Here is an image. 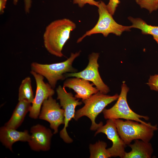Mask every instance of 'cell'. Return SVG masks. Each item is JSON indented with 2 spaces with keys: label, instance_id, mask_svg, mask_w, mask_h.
Masks as SVG:
<instances>
[{
  "label": "cell",
  "instance_id": "6da1fadb",
  "mask_svg": "<svg viewBox=\"0 0 158 158\" xmlns=\"http://www.w3.org/2000/svg\"><path fill=\"white\" fill-rule=\"evenodd\" d=\"M76 28L75 24L67 18L51 22L46 27L43 35L44 44L46 50L52 55L62 57L63 47L70 38L71 31Z\"/></svg>",
  "mask_w": 158,
  "mask_h": 158
},
{
  "label": "cell",
  "instance_id": "7a4b0ae2",
  "mask_svg": "<svg viewBox=\"0 0 158 158\" xmlns=\"http://www.w3.org/2000/svg\"><path fill=\"white\" fill-rule=\"evenodd\" d=\"M112 119L119 135L126 145L137 139L149 142L154 136V132L158 129L157 125H152L150 123L144 124L132 120Z\"/></svg>",
  "mask_w": 158,
  "mask_h": 158
},
{
  "label": "cell",
  "instance_id": "3957f363",
  "mask_svg": "<svg viewBox=\"0 0 158 158\" xmlns=\"http://www.w3.org/2000/svg\"><path fill=\"white\" fill-rule=\"evenodd\" d=\"M80 51L71 53L70 57L63 62L50 64H43L33 62L31 64V71L45 77L48 83L54 89L58 80L66 78L65 74L67 72L75 73L77 69L72 66L74 60L80 55Z\"/></svg>",
  "mask_w": 158,
  "mask_h": 158
},
{
  "label": "cell",
  "instance_id": "277c9868",
  "mask_svg": "<svg viewBox=\"0 0 158 158\" xmlns=\"http://www.w3.org/2000/svg\"><path fill=\"white\" fill-rule=\"evenodd\" d=\"M118 97L117 94L110 96L99 91L88 98L82 101L84 105L75 112L74 119L77 120L83 116H86L92 122L90 130H97L103 125V123L101 121L99 123H96L95 121L96 118L106 106L117 99Z\"/></svg>",
  "mask_w": 158,
  "mask_h": 158
},
{
  "label": "cell",
  "instance_id": "5b68a950",
  "mask_svg": "<svg viewBox=\"0 0 158 158\" xmlns=\"http://www.w3.org/2000/svg\"><path fill=\"white\" fill-rule=\"evenodd\" d=\"M98 8L99 18L97 23L93 28L79 38L77 43L80 42L87 36L97 33L102 34L105 37L111 33L120 36L123 32L130 31L132 28L131 26H123L116 22L108 11L107 5L102 1H99Z\"/></svg>",
  "mask_w": 158,
  "mask_h": 158
},
{
  "label": "cell",
  "instance_id": "8992f818",
  "mask_svg": "<svg viewBox=\"0 0 158 158\" xmlns=\"http://www.w3.org/2000/svg\"><path fill=\"white\" fill-rule=\"evenodd\" d=\"M129 90V88L123 82L116 102L110 108L104 109L103 111L104 118L106 119L122 118L147 124V123L141 120L140 118H143L147 120L149 118L136 114L130 109L128 104L127 96Z\"/></svg>",
  "mask_w": 158,
  "mask_h": 158
},
{
  "label": "cell",
  "instance_id": "52a82bcc",
  "mask_svg": "<svg viewBox=\"0 0 158 158\" xmlns=\"http://www.w3.org/2000/svg\"><path fill=\"white\" fill-rule=\"evenodd\" d=\"M57 99L59 100L60 105L64 110V127L60 132L61 138L66 143H71L73 140L69 136L66 130L69 122L74 118L76 107L82 102L77 99L71 92H68L65 88L59 85L56 90Z\"/></svg>",
  "mask_w": 158,
  "mask_h": 158
},
{
  "label": "cell",
  "instance_id": "ba28073f",
  "mask_svg": "<svg viewBox=\"0 0 158 158\" xmlns=\"http://www.w3.org/2000/svg\"><path fill=\"white\" fill-rule=\"evenodd\" d=\"M99 56V53H92L89 56V62L84 69L78 72L66 73L65 74L66 78L75 77L91 81L99 91L107 94L110 91V90L109 87L104 83L99 73V64L98 63Z\"/></svg>",
  "mask_w": 158,
  "mask_h": 158
},
{
  "label": "cell",
  "instance_id": "9c48e42d",
  "mask_svg": "<svg viewBox=\"0 0 158 158\" xmlns=\"http://www.w3.org/2000/svg\"><path fill=\"white\" fill-rule=\"evenodd\" d=\"M55 99L50 97L43 102L38 116L40 119L49 123L54 134L58 132L59 126L64 124V111Z\"/></svg>",
  "mask_w": 158,
  "mask_h": 158
},
{
  "label": "cell",
  "instance_id": "30bf717a",
  "mask_svg": "<svg viewBox=\"0 0 158 158\" xmlns=\"http://www.w3.org/2000/svg\"><path fill=\"white\" fill-rule=\"evenodd\" d=\"M30 73L35 80L36 89L34 101L29 111V116L32 118L37 119L40 114L43 102L49 97H52L54 91L48 83L44 82L43 76L32 71Z\"/></svg>",
  "mask_w": 158,
  "mask_h": 158
},
{
  "label": "cell",
  "instance_id": "8fae6325",
  "mask_svg": "<svg viewBox=\"0 0 158 158\" xmlns=\"http://www.w3.org/2000/svg\"><path fill=\"white\" fill-rule=\"evenodd\" d=\"M101 133L105 134L112 143V146L107 149L111 157L124 158L126 145L119 135L112 119H108L105 125L99 127L97 130L95 135Z\"/></svg>",
  "mask_w": 158,
  "mask_h": 158
},
{
  "label": "cell",
  "instance_id": "7c38bea8",
  "mask_svg": "<svg viewBox=\"0 0 158 158\" xmlns=\"http://www.w3.org/2000/svg\"><path fill=\"white\" fill-rule=\"evenodd\" d=\"M30 132L31 135L28 142L31 149L37 151L49 150L53 135L50 129L38 124L32 127Z\"/></svg>",
  "mask_w": 158,
  "mask_h": 158
},
{
  "label": "cell",
  "instance_id": "4fadbf2b",
  "mask_svg": "<svg viewBox=\"0 0 158 158\" xmlns=\"http://www.w3.org/2000/svg\"><path fill=\"white\" fill-rule=\"evenodd\" d=\"M84 79L74 78L67 79L64 82L63 87L73 89L75 92L76 98L85 100L99 91L94 84Z\"/></svg>",
  "mask_w": 158,
  "mask_h": 158
},
{
  "label": "cell",
  "instance_id": "5bb4252c",
  "mask_svg": "<svg viewBox=\"0 0 158 158\" xmlns=\"http://www.w3.org/2000/svg\"><path fill=\"white\" fill-rule=\"evenodd\" d=\"M30 137V135L27 130L19 131L5 126L1 127L0 129V141L3 145L11 151L13 143L18 141L28 142Z\"/></svg>",
  "mask_w": 158,
  "mask_h": 158
},
{
  "label": "cell",
  "instance_id": "9a60e30c",
  "mask_svg": "<svg viewBox=\"0 0 158 158\" xmlns=\"http://www.w3.org/2000/svg\"><path fill=\"white\" fill-rule=\"evenodd\" d=\"M128 146L131 150L128 152H125L124 158H150L153 152L151 144L139 139L134 140L133 144Z\"/></svg>",
  "mask_w": 158,
  "mask_h": 158
},
{
  "label": "cell",
  "instance_id": "2e32d148",
  "mask_svg": "<svg viewBox=\"0 0 158 158\" xmlns=\"http://www.w3.org/2000/svg\"><path fill=\"white\" fill-rule=\"evenodd\" d=\"M31 104L25 100L19 101L11 117L5 126L16 129L18 128L22 123L27 113L30 111Z\"/></svg>",
  "mask_w": 158,
  "mask_h": 158
},
{
  "label": "cell",
  "instance_id": "e0dca14e",
  "mask_svg": "<svg viewBox=\"0 0 158 158\" xmlns=\"http://www.w3.org/2000/svg\"><path fill=\"white\" fill-rule=\"evenodd\" d=\"M128 19L132 23V28L139 29L143 34L152 35L154 39L158 44V26H152L147 24L143 20L139 18H134L131 17Z\"/></svg>",
  "mask_w": 158,
  "mask_h": 158
},
{
  "label": "cell",
  "instance_id": "ac0fdd59",
  "mask_svg": "<svg viewBox=\"0 0 158 158\" xmlns=\"http://www.w3.org/2000/svg\"><path fill=\"white\" fill-rule=\"evenodd\" d=\"M34 99L31 79L29 77H27L22 81L19 86L18 100H25L32 103Z\"/></svg>",
  "mask_w": 158,
  "mask_h": 158
},
{
  "label": "cell",
  "instance_id": "d6986e66",
  "mask_svg": "<svg viewBox=\"0 0 158 158\" xmlns=\"http://www.w3.org/2000/svg\"><path fill=\"white\" fill-rule=\"evenodd\" d=\"M106 142L99 140L94 144H90L89 146L90 158H108L111 157L107 149Z\"/></svg>",
  "mask_w": 158,
  "mask_h": 158
},
{
  "label": "cell",
  "instance_id": "ffe728a7",
  "mask_svg": "<svg viewBox=\"0 0 158 158\" xmlns=\"http://www.w3.org/2000/svg\"><path fill=\"white\" fill-rule=\"evenodd\" d=\"M141 8L147 9L151 13L158 8V3L156 0H135Z\"/></svg>",
  "mask_w": 158,
  "mask_h": 158
},
{
  "label": "cell",
  "instance_id": "44dd1931",
  "mask_svg": "<svg viewBox=\"0 0 158 158\" xmlns=\"http://www.w3.org/2000/svg\"><path fill=\"white\" fill-rule=\"evenodd\" d=\"M147 84L151 90L158 92V74L150 76Z\"/></svg>",
  "mask_w": 158,
  "mask_h": 158
},
{
  "label": "cell",
  "instance_id": "7402d4cb",
  "mask_svg": "<svg viewBox=\"0 0 158 158\" xmlns=\"http://www.w3.org/2000/svg\"><path fill=\"white\" fill-rule=\"evenodd\" d=\"M73 3L74 4H78L80 8L83 7L87 4L98 7L99 1H97L94 0H73Z\"/></svg>",
  "mask_w": 158,
  "mask_h": 158
},
{
  "label": "cell",
  "instance_id": "603a6c76",
  "mask_svg": "<svg viewBox=\"0 0 158 158\" xmlns=\"http://www.w3.org/2000/svg\"><path fill=\"white\" fill-rule=\"evenodd\" d=\"M120 3L119 0H109L107 7L108 11L112 16L114 14L116 8Z\"/></svg>",
  "mask_w": 158,
  "mask_h": 158
},
{
  "label": "cell",
  "instance_id": "cb8c5ba5",
  "mask_svg": "<svg viewBox=\"0 0 158 158\" xmlns=\"http://www.w3.org/2000/svg\"><path fill=\"white\" fill-rule=\"evenodd\" d=\"M18 0H13V4L16 5L18 2ZM25 11L26 13H29L31 6V0H24Z\"/></svg>",
  "mask_w": 158,
  "mask_h": 158
},
{
  "label": "cell",
  "instance_id": "d4e9b609",
  "mask_svg": "<svg viewBox=\"0 0 158 158\" xmlns=\"http://www.w3.org/2000/svg\"><path fill=\"white\" fill-rule=\"evenodd\" d=\"M7 0H0V13L2 14L4 13Z\"/></svg>",
  "mask_w": 158,
  "mask_h": 158
},
{
  "label": "cell",
  "instance_id": "484cf974",
  "mask_svg": "<svg viewBox=\"0 0 158 158\" xmlns=\"http://www.w3.org/2000/svg\"><path fill=\"white\" fill-rule=\"evenodd\" d=\"M157 1L158 3V0H156Z\"/></svg>",
  "mask_w": 158,
  "mask_h": 158
}]
</instances>
